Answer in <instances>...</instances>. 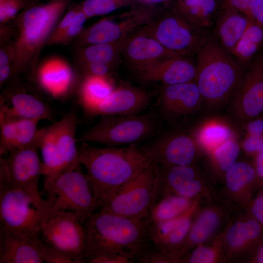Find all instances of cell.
Segmentation results:
<instances>
[{
  "mask_svg": "<svg viewBox=\"0 0 263 263\" xmlns=\"http://www.w3.org/2000/svg\"><path fill=\"white\" fill-rule=\"evenodd\" d=\"M251 0H227L228 8L240 11L251 21H254L251 11Z\"/></svg>",
  "mask_w": 263,
  "mask_h": 263,
  "instance_id": "cell-47",
  "label": "cell"
},
{
  "mask_svg": "<svg viewBox=\"0 0 263 263\" xmlns=\"http://www.w3.org/2000/svg\"><path fill=\"white\" fill-rule=\"evenodd\" d=\"M199 148L192 134L181 132L163 136L143 149L156 165L187 166L191 165Z\"/></svg>",
  "mask_w": 263,
  "mask_h": 263,
  "instance_id": "cell-16",
  "label": "cell"
},
{
  "mask_svg": "<svg viewBox=\"0 0 263 263\" xmlns=\"http://www.w3.org/2000/svg\"><path fill=\"white\" fill-rule=\"evenodd\" d=\"M159 99L162 111L171 117L193 114L203 102L196 81L163 85Z\"/></svg>",
  "mask_w": 263,
  "mask_h": 263,
  "instance_id": "cell-20",
  "label": "cell"
},
{
  "mask_svg": "<svg viewBox=\"0 0 263 263\" xmlns=\"http://www.w3.org/2000/svg\"><path fill=\"white\" fill-rule=\"evenodd\" d=\"M263 44V27L251 22L237 46L232 56L241 62L249 61Z\"/></svg>",
  "mask_w": 263,
  "mask_h": 263,
  "instance_id": "cell-32",
  "label": "cell"
},
{
  "mask_svg": "<svg viewBox=\"0 0 263 263\" xmlns=\"http://www.w3.org/2000/svg\"></svg>",
  "mask_w": 263,
  "mask_h": 263,
  "instance_id": "cell-55",
  "label": "cell"
},
{
  "mask_svg": "<svg viewBox=\"0 0 263 263\" xmlns=\"http://www.w3.org/2000/svg\"><path fill=\"white\" fill-rule=\"evenodd\" d=\"M151 225L150 216L126 217L102 210L93 212L83 222L85 263L109 253L127 256L136 263L152 245Z\"/></svg>",
  "mask_w": 263,
  "mask_h": 263,
  "instance_id": "cell-2",
  "label": "cell"
},
{
  "mask_svg": "<svg viewBox=\"0 0 263 263\" xmlns=\"http://www.w3.org/2000/svg\"><path fill=\"white\" fill-rule=\"evenodd\" d=\"M156 14L135 11L119 16L103 18L93 24L90 33L96 43L112 42L127 36L138 28L148 24Z\"/></svg>",
  "mask_w": 263,
  "mask_h": 263,
  "instance_id": "cell-21",
  "label": "cell"
},
{
  "mask_svg": "<svg viewBox=\"0 0 263 263\" xmlns=\"http://www.w3.org/2000/svg\"><path fill=\"white\" fill-rule=\"evenodd\" d=\"M4 86L0 94V120L54 121L53 108L36 83L23 76Z\"/></svg>",
  "mask_w": 263,
  "mask_h": 263,
  "instance_id": "cell-8",
  "label": "cell"
},
{
  "mask_svg": "<svg viewBox=\"0 0 263 263\" xmlns=\"http://www.w3.org/2000/svg\"><path fill=\"white\" fill-rule=\"evenodd\" d=\"M45 246L40 236H21L0 228V263H44Z\"/></svg>",
  "mask_w": 263,
  "mask_h": 263,
  "instance_id": "cell-18",
  "label": "cell"
},
{
  "mask_svg": "<svg viewBox=\"0 0 263 263\" xmlns=\"http://www.w3.org/2000/svg\"><path fill=\"white\" fill-rule=\"evenodd\" d=\"M75 66L78 82L81 78L88 76L111 79L115 68L108 64L99 63H87Z\"/></svg>",
  "mask_w": 263,
  "mask_h": 263,
  "instance_id": "cell-39",
  "label": "cell"
},
{
  "mask_svg": "<svg viewBox=\"0 0 263 263\" xmlns=\"http://www.w3.org/2000/svg\"><path fill=\"white\" fill-rule=\"evenodd\" d=\"M156 166L158 183L157 203L169 195L171 191L189 198L200 190L201 184L196 179V170L191 165Z\"/></svg>",
  "mask_w": 263,
  "mask_h": 263,
  "instance_id": "cell-22",
  "label": "cell"
},
{
  "mask_svg": "<svg viewBox=\"0 0 263 263\" xmlns=\"http://www.w3.org/2000/svg\"><path fill=\"white\" fill-rule=\"evenodd\" d=\"M214 252L207 247H197L191 254L188 262L190 263H209L214 261Z\"/></svg>",
  "mask_w": 263,
  "mask_h": 263,
  "instance_id": "cell-45",
  "label": "cell"
},
{
  "mask_svg": "<svg viewBox=\"0 0 263 263\" xmlns=\"http://www.w3.org/2000/svg\"><path fill=\"white\" fill-rule=\"evenodd\" d=\"M101 116L95 125L77 137L78 143L94 142L108 147L134 144L155 128L154 120L146 114Z\"/></svg>",
  "mask_w": 263,
  "mask_h": 263,
  "instance_id": "cell-10",
  "label": "cell"
},
{
  "mask_svg": "<svg viewBox=\"0 0 263 263\" xmlns=\"http://www.w3.org/2000/svg\"><path fill=\"white\" fill-rule=\"evenodd\" d=\"M140 28L168 50L181 55L196 54L206 40L202 29L181 13L156 14Z\"/></svg>",
  "mask_w": 263,
  "mask_h": 263,
  "instance_id": "cell-11",
  "label": "cell"
},
{
  "mask_svg": "<svg viewBox=\"0 0 263 263\" xmlns=\"http://www.w3.org/2000/svg\"><path fill=\"white\" fill-rule=\"evenodd\" d=\"M73 0L38 1L22 10L13 19L0 24V42H10L14 50L9 80L23 76L36 84L42 51Z\"/></svg>",
  "mask_w": 263,
  "mask_h": 263,
  "instance_id": "cell-1",
  "label": "cell"
},
{
  "mask_svg": "<svg viewBox=\"0 0 263 263\" xmlns=\"http://www.w3.org/2000/svg\"><path fill=\"white\" fill-rule=\"evenodd\" d=\"M158 175L153 163L123 185L100 210L131 217L150 216L157 202Z\"/></svg>",
  "mask_w": 263,
  "mask_h": 263,
  "instance_id": "cell-9",
  "label": "cell"
},
{
  "mask_svg": "<svg viewBox=\"0 0 263 263\" xmlns=\"http://www.w3.org/2000/svg\"><path fill=\"white\" fill-rule=\"evenodd\" d=\"M78 144V163L83 166L92 185L97 210L101 209L125 183L153 163L143 148H97Z\"/></svg>",
  "mask_w": 263,
  "mask_h": 263,
  "instance_id": "cell-3",
  "label": "cell"
},
{
  "mask_svg": "<svg viewBox=\"0 0 263 263\" xmlns=\"http://www.w3.org/2000/svg\"><path fill=\"white\" fill-rule=\"evenodd\" d=\"M226 172L227 185L234 191L251 182L257 174L256 169L251 165L244 162L234 163Z\"/></svg>",
  "mask_w": 263,
  "mask_h": 263,
  "instance_id": "cell-34",
  "label": "cell"
},
{
  "mask_svg": "<svg viewBox=\"0 0 263 263\" xmlns=\"http://www.w3.org/2000/svg\"><path fill=\"white\" fill-rule=\"evenodd\" d=\"M38 150L29 147L0 157V189H38L41 171Z\"/></svg>",
  "mask_w": 263,
  "mask_h": 263,
  "instance_id": "cell-13",
  "label": "cell"
},
{
  "mask_svg": "<svg viewBox=\"0 0 263 263\" xmlns=\"http://www.w3.org/2000/svg\"><path fill=\"white\" fill-rule=\"evenodd\" d=\"M242 144L246 152L257 155L263 150V136L246 135Z\"/></svg>",
  "mask_w": 263,
  "mask_h": 263,
  "instance_id": "cell-44",
  "label": "cell"
},
{
  "mask_svg": "<svg viewBox=\"0 0 263 263\" xmlns=\"http://www.w3.org/2000/svg\"><path fill=\"white\" fill-rule=\"evenodd\" d=\"M178 55L165 48L140 27L123 39L121 57L138 75L153 64Z\"/></svg>",
  "mask_w": 263,
  "mask_h": 263,
  "instance_id": "cell-15",
  "label": "cell"
},
{
  "mask_svg": "<svg viewBox=\"0 0 263 263\" xmlns=\"http://www.w3.org/2000/svg\"><path fill=\"white\" fill-rule=\"evenodd\" d=\"M39 235L49 247L69 256L76 263H85L83 223L76 217L64 212L51 214L42 224Z\"/></svg>",
  "mask_w": 263,
  "mask_h": 263,
  "instance_id": "cell-12",
  "label": "cell"
},
{
  "mask_svg": "<svg viewBox=\"0 0 263 263\" xmlns=\"http://www.w3.org/2000/svg\"><path fill=\"white\" fill-rule=\"evenodd\" d=\"M181 13L201 29L210 26L216 8L215 0H183Z\"/></svg>",
  "mask_w": 263,
  "mask_h": 263,
  "instance_id": "cell-31",
  "label": "cell"
},
{
  "mask_svg": "<svg viewBox=\"0 0 263 263\" xmlns=\"http://www.w3.org/2000/svg\"><path fill=\"white\" fill-rule=\"evenodd\" d=\"M39 121L36 119L0 120V157L27 147L39 148L43 128H38Z\"/></svg>",
  "mask_w": 263,
  "mask_h": 263,
  "instance_id": "cell-23",
  "label": "cell"
},
{
  "mask_svg": "<svg viewBox=\"0 0 263 263\" xmlns=\"http://www.w3.org/2000/svg\"><path fill=\"white\" fill-rule=\"evenodd\" d=\"M123 0H84L79 4L87 19L105 15L116 10Z\"/></svg>",
  "mask_w": 263,
  "mask_h": 263,
  "instance_id": "cell-37",
  "label": "cell"
},
{
  "mask_svg": "<svg viewBox=\"0 0 263 263\" xmlns=\"http://www.w3.org/2000/svg\"><path fill=\"white\" fill-rule=\"evenodd\" d=\"M78 123L76 112L71 110L59 120L43 127L39 150L44 188L60 175L80 166L76 136Z\"/></svg>",
  "mask_w": 263,
  "mask_h": 263,
  "instance_id": "cell-5",
  "label": "cell"
},
{
  "mask_svg": "<svg viewBox=\"0 0 263 263\" xmlns=\"http://www.w3.org/2000/svg\"><path fill=\"white\" fill-rule=\"evenodd\" d=\"M144 82L173 85L196 81L197 66L189 56L178 55L160 61L138 75Z\"/></svg>",
  "mask_w": 263,
  "mask_h": 263,
  "instance_id": "cell-19",
  "label": "cell"
},
{
  "mask_svg": "<svg viewBox=\"0 0 263 263\" xmlns=\"http://www.w3.org/2000/svg\"><path fill=\"white\" fill-rule=\"evenodd\" d=\"M240 146L237 137L225 142L210 151L219 169L223 171L227 170L234 164L240 152Z\"/></svg>",
  "mask_w": 263,
  "mask_h": 263,
  "instance_id": "cell-35",
  "label": "cell"
},
{
  "mask_svg": "<svg viewBox=\"0 0 263 263\" xmlns=\"http://www.w3.org/2000/svg\"><path fill=\"white\" fill-rule=\"evenodd\" d=\"M133 259L127 256L118 254L109 253L96 257L91 260L89 263H134Z\"/></svg>",
  "mask_w": 263,
  "mask_h": 263,
  "instance_id": "cell-46",
  "label": "cell"
},
{
  "mask_svg": "<svg viewBox=\"0 0 263 263\" xmlns=\"http://www.w3.org/2000/svg\"><path fill=\"white\" fill-rule=\"evenodd\" d=\"M151 97L150 92L123 81L101 103L84 112L88 117L136 114L149 104Z\"/></svg>",
  "mask_w": 263,
  "mask_h": 263,
  "instance_id": "cell-17",
  "label": "cell"
},
{
  "mask_svg": "<svg viewBox=\"0 0 263 263\" xmlns=\"http://www.w3.org/2000/svg\"><path fill=\"white\" fill-rule=\"evenodd\" d=\"M170 257L158 250L152 245L136 259L137 263H165L170 261Z\"/></svg>",
  "mask_w": 263,
  "mask_h": 263,
  "instance_id": "cell-42",
  "label": "cell"
},
{
  "mask_svg": "<svg viewBox=\"0 0 263 263\" xmlns=\"http://www.w3.org/2000/svg\"><path fill=\"white\" fill-rule=\"evenodd\" d=\"M221 46L206 40L196 53V83L203 102L210 108L230 102L244 74Z\"/></svg>",
  "mask_w": 263,
  "mask_h": 263,
  "instance_id": "cell-4",
  "label": "cell"
},
{
  "mask_svg": "<svg viewBox=\"0 0 263 263\" xmlns=\"http://www.w3.org/2000/svg\"><path fill=\"white\" fill-rule=\"evenodd\" d=\"M43 260L47 263H76L69 256L50 248L46 245L43 252Z\"/></svg>",
  "mask_w": 263,
  "mask_h": 263,
  "instance_id": "cell-43",
  "label": "cell"
},
{
  "mask_svg": "<svg viewBox=\"0 0 263 263\" xmlns=\"http://www.w3.org/2000/svg\"><path fill=\"white\" fill-rule=\"evenodd\" d=\"M250 11L254 21L263 27V0H251Z\"/></svg>",
  "mask_w": 263,
  "mask_h": 263,
  "instance_id": "cell-48",
  "label": "cell"
},
{
  "mask_svg": "<svg viewBox=\"0 0 263 263\" xmlns=\"http://www.w3.org/2000/svg\"><path fill=\"white\" fill-rule=\"evenodd\" d=\"M255 163L257 174L263 180V150L256 156Z\"/></svg>",
  "mask_w": 263,
  "mask_h": 263,
  "instance_id": "cell-51",
  "label": "cell"
},
{
  "mask_svg": "<svg viewBox=\"0 0 263 263\" xmlns=\"http://www.w3.org/2000/svg\"><path fill=\"white\" fill-rule=\"evenodd\" d=\"M50 207L38 189H0V228L21 236H40Z\"/></svg>",
  "mask_w": 263,
  "mask_h": 263,
  "instance_id": "cell-6",
  "label": "cell"
},
{
  "mask_svg": "<svg viewBox=\"0 0 263 263\" xmlns=\"http://www.w3.org/2000/svg\"><path fill=\"white\" fill-rule=\"evenodd\" d=\"M80 166L60 175L44 187L50 204L48 216L64 212L76 217L83 223L86 218L97 210L92 185Z\"/></svg>",
  "mask_w": 263,
  "mask_h": 263,
  "instance_id": "cell-7",
  "label": "cell"
},
{
  "mask_svg": "<svg viewBox=\"0 0 263 263\" xmlns=\"http://www.w3.org/2000/svg\"></svg>",
  "mask_w": 263,
  "mask_h": 263,
  "instance_id": "cell-54",
  "label": "cell"
},
{
  "mask_svg": "<svg viewBox=\"0 0 263 263\" xmlns=\"http://www.w3.org/2000/svg\"><path fill=\"white\" fill-rule=\"evenodd\" d=\"M77 86V100L83 110L98 105L114 89L111 79L94 76L81 78Z\"/></svg>",
  "mask_w": 263,
  "mask_h": 263,
  "instance_id": "cell-29",
  "label": "cell"
},
{
  "mask_svg": "<svg viewBox=\"0 0 263 263\" xmlns=\"http://www.w3.org/2000/svg\"><path fill=\"white\" fill-rule=\"evenodd\" d=\"M151 2H159L161 1H164L166 0H149Z\"/></svg>",
  "mask_w": 263,
  "mask_h": 263,
  "instance_id": "cell-53",
  "label": "cell"
},
{
  "mask_svg": "<svg viewBox=\"0 0 263 263\" xmlns=\"http://www.w3.org/2000/svg\"><path fill=\"white\" fill-rule=\"evenodd\" d=\"M36 82L54 97H63L75 84V74L70 65L64 59L52 57L38 66Z\"/></svg>",
  "mask_w": 263,
  "mask_h": 263,
  "instance_id": "cell-24",
  "label": "cell"
},
{
  "mask_svg": "<svg viewBox=\"0 0 263 263\" xmlns=\"http://www.w3.org/2000/svg\"><path fill=\"white\" fill-rule=\"evenodd\" d=\"M246 134L263 136V119L258 117L247 122Z\"/></svg>",
  "mask_w": 263,
  "mask_h": 263,
  "instance_id": "cell-49",
  "label": "cell"
},
{
  "mask_svg": "<svg viewBox=\"0 0 263 263\" xmlns=\"http://www.w3.org/2000/svg\"><path fill=\"white\" fill-rule=\"evenodd\" d=\"M190 227L189 218L179 216L159 224L150 240L153 247L171 258V248L183 242Z\"/></svg>",
  "mask_w": 263,
  "mask_h": 263,
  "instance_id": "cell-25",
  "label": "cell"
},
{
  "mask_svg": "<svg viewBox=\"0 0 263 263\" xmlns=\"http://www.w3.org/2000/svg\"><path fill=\"white\" fill-rule=\"evenodd\" d=\"M192 135L200 148L209 151L236 136L228 123L217 118L205 120Z\"/></svg>",
  "mask_w": 263,
  "mask_h": 263,
  "instance_id": "cell-28",
  "label": "cell"
},
{
  "mask_svg": "<svg viewBox=\"0 0 263 263\" xmlns=\"http://www.w3.org/2000/svg\"><path fill=\"white\" fill-rule=\"evenodd\" d=\"M258 263H263V244L261 246L256 257Z\"/></svg>",
  "mask_w": 263,
  "mask_h": 263,
  "instance_id": "cell-52",
  "label": "cell"
},
{
  "mask_svg": "<svg viewBox=\"0 0 263 263\" xmlns=\"http://www.w3.org/2000/svg\"><path fill=\"white\" fill-rule=\"evenodd\" d=\"M87 19V17L80 9L70 26L58 40L56 45L63 46L69 45L81 32Z\"/></svg>",
  "mask_w": 263,
  "mask_h": 263,
  "instance_id": "cell-41",
  "label": "cell"
},
{
  "mask_svg": "<svg viewBox=\"0 0 263 263\" xmlns=\"http://www.w3.org/2000/svg\"><path fill=\"white\" fill-rule=\"evenodd\" d=\"M251 22L243 14L230 8L216 21V31L221 46L232 56Z\"/></svg>",
  "mask_w": 263,
  "mask_h": 263,
  "instance_id": "cell-26",
  "label": "cell"
},
{
  "mask_svg": "<svg viewBox=\"0 0 263 263\" xmlns=\"http://www.w3.org/2000/svg\"><path fill=\"white\" fill-rule=\"evenodd\" d=\"M232 116L240 122L259 117L263 113V56L255 60L244 75L229 102Z\"/></svg>",
  "mask_w": 263,
  "mask_h": 263,
  "instance_id": "cell-14",
  "label": "cell"
},
{
  "mask_svg": "<svg viewBox=\"0 0 263 263\" xmlns=\"http://www.w3.org/2000/svg\"><path fill=\"white\" fill-rule=\"evenodd\" d=\"M80 9L79 3L73 1L70 4L52 34L47 46L56 45L58 40L70 26Z\"/></svg>",
  "mask_w": 263,
  "mask_h": 263,
  "instance_id": "cell-38",
  "label": "cell"
},
{
  "mask_svg": "<svg viewBox=\"0 0 263 263\" xmlns=\"http://www.w3.org/2000/svg\"><path fill=\"white\" fill-rule=\"evenodd\" d=\"M190 203L188 198L177 195L166 196L156 203L150 212L151 224L165 222L180 216Z\"/></svg>",
  "mask_w": 263,
  "mask_h": 263,
  "instance_id": "cell-30",
  "label": "cell"
},
{
  "mask_svg": "<svg viewBox=\"0 0 263 263\" xmlns=\"http://www.w3.org/2000/svg\"><path fill=\"white\" fill-rule=\"evenodd\" d=\"M38 0H3L0 1V24L13 19L22 10Z\"/></svg>",
  "mask_w": 263,
  "mask_h": 263,
  "instance_id": "cell-40",
  "label": "cell"
},
{
  "mask_svg": "<svg viewBox=\"0 0 263 263\" xmlns=\"http://www.w3.org/2000/svg\"><path fill=\"white\" fill-rule=\"evenodd\" d=\"M262 227L260 223L251 219L246 222H238L229 228L226 239L229 245L236 247L247 241L257 238L261 234Z\"/></svg>",
  "mask_w": 263,
  "mask_h": 263,
  "instance_id": "cell-33",
  "label": "cell"
},
{
  "mask_svg": "<svg viewBox=\"0 0 263 263\" xmlns=\"http://www.w3.org/2000/svg\"><path fill=\"white\" fill-rule=\"evenodd\" d=\"M123 38L116 41L71 48L75 65L99 63L115 68L121 57Z\"/></svg>",
  "mask_w": 263,
  "mask_h": 263,
  "instance_id": "cell-27",
  "label": "cell"
},
{
  "mask_svg": "<svg viewBox=\"0 0 263 263\" xmlns=\"http://www.w3.org/2000/svg\"><path fill=\"white\" fill-rule=\"evenodd\" d=\"M218 222L217 215L211 211H207L197 220L190 232L188 239L192 244H198L205 241L217 226Z\"/></svg>",
  "mask_w": 263,
  "mask_h": 263,
  "instance_id": "cell-36",
  "label": "cell"
},
{
  "mask_svg": "<svg viewBox=\"0 0 263 263\" xmlns=\"http://www.w3.org/2000/svg\"><path fill=\"white\" fill-rule=\"evenodd\" d=\"M252 212L257 221L263 225V194L258 196L254 200Z\"/></svg>",
  "mask_w": 263,
  "mask_h": 263,
  "instance_id": "cell-50",
  "label": "cell"
}]
</instances>
